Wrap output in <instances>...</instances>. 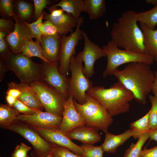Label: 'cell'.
<instances>
[{
	"mask_svg": "<svg viewBox=\"0 0 157 157\" xmlns=\"http://www.w3.org/2000/svg\"><path fill=\"white\" fill-rule=\"evenodd\" d=\"M154 73V78L152 85V90L154 96L157 97V69Z\"/></svg>",
	"mask_w": 157,
	"mask_h": 157,
	"instance_id": "45",
	"label": "cell"
},
{
	"mask_svg": "<svg viewBox=\"0 0 157 157\" xmlns=\"http://www.w3.org/2000/svg\"><path fill=\"white\" fill-rule=\"evenodd\" d=\"M84 22L83 18L81 17L78 19L75 31L68 36H62L59 70L62 75L67 76L70 71L69 65L72 57L76 52V47L83 37L81 27Z\"/></svg>",
	"mask_w": 157,
	"mask_h": 157,
	"instance_id": "10",
	"label": "cell"
},
{
	"mask_svg": "<svg viewBox=\"0 0 157 157\" xmlns=\"http://www.w3.org/2000/svg\"><path fill=\"white\" fill-rule=\"evenodd\" d=\"M149 138L151 140H154L157 142V129L151 130Z\"/></svg>",
	"mask_w": 157,
	"mask_h": 157,
	"instance_id": "47",
	"label": "cell"
},
{
	"mask_svg": "<svg viewBox=\"0 0 157 157\" xmlns=\"http://www.w3.org/2000/svg\"><path fill=\"white\" fill-rule=\"evenodd\" d=\"M112 75L132 92L137 102L143 104L146 103L154 78V73L150 65L141 62L131 63L121 70H115Z\"/></svg>",
	"mask_w": 157,
	"mask_h": 157,
	"instance_id": "1",
	"label": "cell"
},
{
	"mask_svg": "<svg viewBox=\"0 0 157 157\" xmlns=\"http://www.w3.org/2000/svg\"><path fill=\"white\" fill-rule=\"evenodd\" d=\"M130 127L134 133L133 137L135 139H138L144 134L151 131L149 112L142 118L131 123Z\"/></svg>",
	"mask_w": 157,
	"mask_h": 157,
	"instance_id": "26",
	"label": "cell"
},
{
	"mask_svg": "<svg viewBox=\"0 0 157 157\" xmlns=\"http://www.w3.org/2000/svg\"><path fill=\"white\" fill-rule=\"evenodd\" d=\"M151 131L139 137L135 143H132L130 147L126 151L124 157H138L143 145L149 138Z\"/></svg>",
	"mask_w": 157,
	"mask_h": 157,
	"instance_id": "29",
	"label": "cell"
},
{
	"mask_svg": "<svg viewBox=\"0 0 157 157\" xmlns=\"http://www.w3.org/2000/svg\"><path fill=\"white\" fill-rule=\"evenodd\" d=\"M44 15V13L43 12L36 21L31 23H28L24 21L31 31L32 38H35L36 40L40 42L42 34L40 30L39 25L40 24L42 23Z\"/></svg>",
	"mask_w": 157,
	"mask_h": 157,
	"instance_id": "33",
	"label": "cell"
},
{
	"mask_svg": "<svg viewBox=\"0 0 157 157\" xmlns=\"http://www.w3.org/2000/svg\"><path fill=\"white\" fill-rule=\"evenodd\" d=\"M85 125L83 118L75 107L73 97L68 96L64 104L59 129L66 134L76 127Z\"/></svg>",
	"mask_w": 157,
	"mask_h": 157,
	"instance_id": "17",
	"label": "cell"
},
{
	"mask_svg": "<svg viewBox=\"0 0 157 157\" xmlns=\"http://www.w3.org/2000/svg\"><path fill=\"white\" fill-rule=\"evenodd\" d=\"M0 157H1V156H0Z\"/></svg>",
	"mask_w": 157,
	"mask_h": 157,
	"instance_id": "51",
	"label": "cell"
},
{
	"mask_svg": "<svg viewBox=\"0 0 157 157\" xmlns=\"http://www.w3.org/2000/svg\"><path fill=\"white\" fill-rule=\"evenodd\" d=\"M87 93L97 100L112 117L128 112L130 102L134 99L132 92L119 81L108 88L93 87Z\"/></svg>",
	"mask_w": 157,
	"mask_h": 157,
	"instance_id": "3",
	"label": "cell"
},
{
	"mask_svg": "<svg viewBox=\"0 0 157 157\" xmlns=\"http://www.w3.org/2000/svg\"><path fill=\"white\" fill-rule=\"evenodd\" d=\"M156 62L157 63V61H156Z\"/></svg>",
	"mask_w": 157,
	"mask_h": 157,
	"instance_id": "50",
	"label": "cell"
},
{
	"mask_svg": "<svg viewBox=\"0 0 157 157\" xmlns=\"http://www.w3.org/2000/svg\"><path fill=\"white\" fill-rule=\"evenodd\" d=\"M62 117L40 111L30 115L19 114L17 120L31 126L48 129L59 128Z\"/></svg>",
	"mask_w": 157,
	"mask_h": 157,
	"instance_id": "14",
	"label": "cell"
},
{
	"mask_svg": "<svg viewBox=\"0 0 157 157\" xmlns=\"http://www.w3.org/2000/svg\"><path fill=\"white\" fill-rule=\"evenodd\" d=\"M3 128L19 134L28 140L33 148L31 154L32 157H46L56 145L46 140L31 126L17 120Z\"/></svg>",
	"mask_w": 157,
	"mask_h": 157,
	"instance_id": "7",
	"label": "cell"
},
{
	"mask_svg": "<svg viewBox=\"0 0 157 157\" xmlns=\"http://www.w3.org/2000/svg\"><path fill=\"white\" fill-rule=\"evenodd\" d=\"M83 153L82 157H103L104 152L101 145L95 146L92 144H83L80 146Z\"/></svg>",
	"mask_w": 157,
	"mask_h": 157,
	"instance_id": "31",
	"label": "cell"
},
{
	"mask_svg": "<svg viewBox=\"0 0 157 157\" xmlns=\"http://www.w3.org/2000/svg\"><path fill=\"white\" fill-rule=\"evenodd\" d=\"M82 63L76 56H73L71 58L69 65L71 75L68 92V96H72L81 104L86 102V93L93 85L84 74Z\"/></svg>",
	"mask_w": 157,
	"mask_h": 157,
	"instance_id": "8",
	"label": "cell"
},
{
	"mask_svg": "<svg viewBox=\"0 0 157 157\" xmlns=\"http://www.w3.org/2000/svg\"><path fill=\"white\" fill-rule=\"evenodd\" d=\"M6 33L0 31V54L1 59L4 60L12 53L5 39Z\"/></svg>",
	"mask_w": 157,
	"mask_h": 157,
	"instance_id": "34",
	"label": "cell"
},
{
	"mask_svg": "<svg viewBox=\"0 0 157 157\" xmlns=\"http://www.w3.org/2000/svg\"><path fill=\"white\" fill-rule=\"evenodd\" d=\"M31 126L49 142L65 147L80 156L83 154V151L81 147L73 142L59 128L48 129Z\"/></svg>",
	"mask_w": 157,
	"mask_h": 157,
	"instance_id": "15",
	"label": "cell"
},
{
	"mask_svg": "<svg viewBox=\"0 0 157 157\" xmlns=\"http://www.w3.org/2000/svg\"><path fill=\"white\" fill-rule=\"evenodd\" d=\"M60 35L41 37L40 44L43 55L51 63L59 61L62 36Z\"/></svg>",
	"mask_w": 157,
	"mask_h": 157,
	"instance_id": "18",
	"label": "cell"
},
{
	"mask_svg": "<svg viewBox=\"0 0 157 157\" xmlns=\"http://www.w3.org/2000/svg\"><path fill=\"white\" fill-rule=\"evenodd\" d=\"M39 26L42 35H60L56 28L49 21L46 20L40 24Z\"/></svg>",
	"mask_w": 157,
	"mask_h": 157,
	"instance_id": "35",
	"label": "cell"
},
{
	"mask_svg": "<svg viewBox=\"0 0 157 157\" xmlns=\"http://www.w3.org/2000/svg\"><path fill=\"white\" fill-rule=\"evenodd\" d=\"M136 16L138 22L154 29L157 25V5L150 10L137 13Z\"/></svg>",
	"mask_w": 157,
	"mask_h": 157,
	"instance_id": "28",
	"label": "cell"
},
{
	"mask_svg": "<svg viewBox=\"0 0 157 157\" xmlns=\"http://www.w3.org/2000/svg\"><path fill=\"white\" fill-rule=\"evenodd\" d=\"M60 7L64 11L71 14L77 20L81 17V13L85 11L84 1L83 0H61L51 7Z\"/></svg>",
	"mask_w": 157,
	"mask_h": 157,
	"instance_id": "23",
	"label": "cell"
},
{
	"mask_svg": "<svg viewBox=\"0 0 157 157\" xmlns=\"http://www.w3.org/2000/svg\"><path fill=\"white\" fill-rule=\"evenodd\" d=\"M15 23L12 20L1 18L0 19V31L9 34L14 30Z\"/></svg>",
	"mask_w": 157,
	"mask_h": 157,
	"instance_id": "40",
	"label": "cell"
},
{
	"mask_svg": "<svg viewBox=\"0 0 157 157\" xmlns=\"http://www.w3.org/2000/svg\"><path fill=\"white\" fill-rule=\"evenodd\" d=\"M14 30L11 33L7 34L5 39L12 53H20L23 47L32 38L31 31L24 21L19 23L15 14Z\"/></svg>",
	"mask_w": 157,
	"mask_h": 157,
	"instance_id": "16",
	"label": "cell"
},
{
	"mask_svg": "<svg viewBox=\"0 0 157 157\" xmlns=\"http://www.w3.org/2000/svg\"><path fill=\"white\" fill-rule=\"evenodd\" d=\"M35 15V17L38 19L43 13V10L48 4L50 3L48 0H33Z\"/></svg>",
	"mask_w": 157,
	"mask_h": 157,
	"instance_id": "41",
	"label": "cell"
},
{
	"mask_svg": "<svg viewBox=\"0 0 157 157\" xmlns=\"http://www.w3.org/2000/svg\"><path fill=\"white\" fill-rule=\"evenodd\" d=\"M52 157H82L68 149L56 145L51 152Z\"/></svg>",
	"mask_w": 157,
	"mask_h": 157,
	"instance_id": "36",
	"label": "cell"
},
{
	"mask_svg": "<svg viewBox=\"0 0 157 157\" xmlns=\"http://www.w3.org/2000/svg\"><path fill=\"white\" fill-rule=\"evenodd\" d=\"M102 48L107 58L106 67L103 73L104 77L111 75L119 66L126 63L141 62L149 65L154 64V60L150 56L120 49L112 40H109L107 44L103 46Z\"/></svg>",
	"mask_w": 157,
	"mask_h": 157,
	"instance_id": "5",
	"label": "cell"
},
{
	"mask_svg": "<svg viewBox=\"0 0 157 157\" xmlns=\"http://www.w3.org/2000/svg\"><path fill=\"white\" fill-rule=\"evenodd\" d=\"M8 85L9 88H17L21 91V94L17 99L25 104L40 111L43 108L36 93L28 84L12 82Z\"/></svg>",
	"mask_w": 157,
	"mask_h": 157,
	"instance_id": "19",
	"label": "cell"
},
{
	"mask_svg": "<svg viewBox=\"0 0 157 157\" xmlns=\"http://www.w3.org/2000/svg\"><path fill=\"white\" fill-rule=\"evenodd\" d=\"M19 112L9 105L1 104L0 105V124L3 127L17 120Z\"/></svg>",
	"mask_w": 157,
	"mask_h": 157,
	"instance_id": "27",
	"label": "cell"
},
{
	"mask_svg": "<svg viewBox=\"0 0 157 157\" xmlns=\"http://www.w3.org/2000/svg\"><path fill=\"white\" fill-rule=\"evenodd\" d=\"M48 8L50 13L44 12L43 19L52 24L61 36L73 32V29L76 27L78 20L71 14L65 13L61 8Z\"/></svg>",
	"mask_w": 157,
	"mask_h": 157,
	"instance_id": "13",
	"label": "cell"
},
{
	"mask_svg": "<svg viewBox=\"0 0 157 157\" xmlns=\"http://www.w3.org/2000/svg\"><path fill=\"white\" fill-rule=\"evenodd\" d=\"M145 1L148 3L156 6L157 5V0H146Z\"/></svg>",
	"mask_w": 157,
	"mask_h": 157,
	"instance_id": "48",
	"label": "cell"
},
{
	"mask_svg": "<svg viewBox=\"0 0 157 157\" xmlns=\"http://www.w3.org/2000/svg\"><path fill=\"white\" fill-rule=\"evenodd\" d=\"M16 7L19 16L23 21L30 18L33 11L31 3L24 1L19 0L16 2Z\"/></svg>",
	"mask_w": 157,
	"mask_h": 157,
	"instance_id": "30",
	"label": "cell"
},
{
	"mask_svg": "<svg viewBox=\"0 0 157 157\" xmlns=\"http://www.w3.org/2000/svg\"><path fill=\"white\" fill-rule=\"evenodd\" d=\"M74 103L76 110L83 118L86 126L105 133L108 132L113 119L97 100L86 93L85 102L79 104L74 99Z\"/></svg>",
	"mask_w": 157,
	"mask_h": 157,
	"instance_id": "4",
	"label": "cell"
},
{
	"mask_svg": "<svg viewBox=\"0 0 157 157\" xmlns=\"http://www.w3.org/2000/svg\"><path fill=\"white\" fill-rule=\"evenodd\" d=\"M46 157H52L51 152V153L49 154Z\"/></svg>",
	"mask_w": 157,
	"mask_h": 157,
	"instance_id": "49",
	"label": "cell"
},
{
	"mask_svg": "<svg viewBox=\"0 0 157 157\" xmlns=\"http://www.w3.org/2000/svg\"><path fill=\"white\" fill-rule=\"evenodd\" d=\"M11 106L15 109L19 113L25 115L32 114L40 111L29 107L17 99Z\"/></svg>",
	"mask_w": 157,
	"mask_h": 157,
	"instance_id": "37",
	"label": "cell"
},
{
	"mask_svg": "<svg viewBox=\"0 0 157 157\" xmlns=\"http://www.w3.org/2000/svg\"><path fill=\"white\" fill-rule=\"evenodd\" d=\"M17 98L10 95H7L6 97V100L8 105L11 106Z\"/></svg>",
	"mask_w": 157,
	"mask_h": 157,
	"instance_id": "46",
	"label": "cell"
},
{
	"mask_svg": "<svg viewBox=\"0 0 157 157\" xmlns=\"http://www.w3.org/2000/svg\"><path fill=\"white\" fill-rule=\"evenodd\" d=\"M8 69L1 59L0 61V80L1 81L3 78L5 73Z\"/></svg>",
	"mask_w": 157,
	"mask_h": 157,
	"instance_id": "44",
	"label": "cell"
},
{
	"mask_svg": "<svg viewBox=\"0 0 157 157\" xmlns=\"http://www.w3.org/2000/svg\"><path fill=\"white\" fill-rule=\"evenodd\" d=\"M134 135L130 129L124 133L115 135L108 132L106 133L104 142L101 145L104 152L115 154L117 148L123 144L127 140Z\"/></svg>",
	"mask_w": 157,
	"mask_h": 157,
	"instance_id": "21",
	"label": "cell"
},
{
	"mask_svg": "<svg viewBox=\"0 0 157 157\" xmlns=\"http://www.w3.org/2000/svg\"><path fill=\"white\" fill-rule=\"evenodd\" d=\"M85 12L91 20L100 18L106 11L105 1L104 0H84Z\"/></svg>",
	"mask_w": 157,
	"mask_h": 157,
	"instance_id": "24",
	"label": "cell"
},
{
	"mask_svg": "<svg viewBox=\"0 0 157 157\" xmlns=\"http://www.w3.org/2000/svg\"><path fill=\"white\" fill-rule=\"evenodd\" d=\"M20 53L29 58L33 56L37 57L42 60L44 62L51 64L44 57L40 43L37 40L35 42L32 39L29 40L23 47Z\"/></svg>",
	"mask_w": 157,
	"mask_h": 157,
	"instance_id": "25",
	"label": "cell"
},
{
	"mask_svg": "<svg viewBox=\"0 0 157 157\" xmlns=\"http://www.w3.org/2000/svg\"><path fill=\"white\" fill-rule=\"evenodd\" d=\"M6 93L7 95L12 96L17 99L21 94V92L17 88H9Z\"/></svg>",
	"mask_w": 157,
	"mask_h": 157,
	"instance_id": "43",
	"label": "cell"
},
{
	"mask_svg": "<svg viewBox=\"0 0 157 157\" xmlns=\"http://www.w3.org/2000/svg\"><path fill=\"white\" fill-rule=\"evenodd\" d=\"M13 1L12 0H0V11L3 15L10 17L15 16L13 8Z\"/></svg>",
	"mask_w": 157,
	"mask_h": 157,
	"instance_id": "38",
	"label": "cell"
},
{
	"mask_svg": "<svg viewBox=\"0 0 157 157\" xmlns=\"http://www.w3.org/2000/svg\"><path fill=\"white\" fill-rule=\"evenodd\" d=\"M138 157H157V146L150 149L144 148L142 150Z\"/></svg>",
	"mask_w": 157,
	"mask_h": 157,
	"instance_id": "42",
	"label": "cell"
},
{
	"mask_svg": "<svg viewBox=\"0 0 157 157\" xmlns=\"http://www.w3.org/2000/svg\"><path fill=\"white\" fill-rule=\"evenodd\" d=\"M29 85L46 111L62 117L66 99L53 87L39 80L32 82Z\"/></svg>",
	"mask_w": 157,
	"mask_h": 157,
	"instance_id": "9",
	"label": "cell"
},
{
	"mask_svg": "<svg viewBox=\"0 0 157 157\" xmlns=\"http://www.w3.org/2000/svg\"><path fill=\"white\" fill-rule=\"evenodd\" d=\"M82 33L84 41L83 49L76 56L84 63V74L89 78L95 73L94 67L96 61L100 58L106 57V55L102 48L90 40L86 33L82 31Z\"/></svg>",
	"mask_w": 157,
	"mask_h": 157,
	"instance_id": "11",
	"label": "cell"
},
{
	"mask_svg": "<svg viewBox=\"0 0 157 157\" xmlns=\"http://www.w3.org/2000/svg\"><path fill=\"white\" fill-rule=\"evenodd\" d=\"M31 149L30 147L22 143L15 147L14 151L11 154V157H29L28 153Z\"/></svg>",
	"mask_w": 157,
	"mask_h": 157,
	"instance_id": "39",
	"label": "cell"
},
{
	"mask_svg": "<svg viewBox=\"0 0 157 157\" xmlns=\"http://www.w3.org/2000/svg\"><path fill=\"white\" fill-rule=\"evenodd\" d=\"M140 27L143 33L145 54L157 61V29H152L146 25L139 22Z\"/></svg>",
	"mask_w": 157,
	"mask_h": 157,
	"instance_id": "22",
	"label": "cell"
},
{
	"mask_svg": "<svg viewBox=\"0 0 157 157\" xmlns=\"http://www.w3.org/2000/svg\"><path fill=\"white\" fill-rule=\"evenodd\" d=\"M137 13L132 10L123 13L113 24L110 35L119 48L145 54L143 34L137 24Z\"/></svg>",
	"mask_w": 157,
	"mask_h": 157,
	"instance_id": "2",
	"label": "cell"
},
{
	"mask_svg": "<svg viewBox=\"0 0 157 157\" xmlns=\"http://www.w3.org/2000/svg\"><path fill=\"white\" fill-rule=\"evenodd\" d=\"M58 63L44 62L42 65V78L67 99L68 97L69 79L60 73Z\"/></svg>",
	"mask_w": 157,
	"mask_h": 157,
	"instance_id": "12",
	"label": "cell"
},
{
	"mask_svg": "<svg viewBox=\"0 0 157 157\" xmlns=\"http://www.w3.org/2000/svg\"><path fill=\"white\" fill-rule=\"evenodd\" d=\"M149 98L151 105L149 111L150 127L152 130L157 129V97L150 95Z\"/></svg>",
	"mask_w": 157,
	"mask_h": 157,
	"instance_id": "32",
	"label": "cell"
},
{
	"mask_svg": "<svg viewBox=\"0 0 157 157\" xmlns=\"http://www.w3.org/2000/svg\"><path fill=\"white\" fill-rule=\"evenodd\" d=\"M98 130L85 125L76 127L66 135L71 140H77L83 144L92 145L101 139Z\"/></svg>",
	"mask_w": 157,
	"mask_h": 157,
	"instance_id": "20",
	"label": "cell"
},
{
	"mask_svg": "<svg viewBox=\"0 0 157 157\" xmlns=\"http://www.w3.org/2000/svg\"><path fill=\"white\" fill-rule=\"evenodd\" d=\"M2 60L8 69L14 73L21 83H30L42 78V65L36 63L27 56L12 53Z\"/></svg>",
	"mask_w": 157,
	"mask_h": 157,
	"instance_id": "6",
	"label": "cell"
}]
</instances>
